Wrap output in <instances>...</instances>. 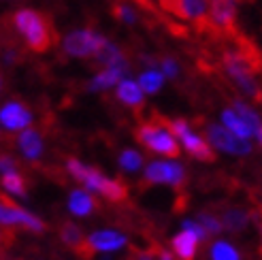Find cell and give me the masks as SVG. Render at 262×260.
Returning a JSON list of instances; mask_svg holds the SVG:
<instances>
[{"mask_svg": "<svg viewBox=\"0 0 262 260\" xmlns=\"http://www.w3.org/2000/svg\"><path fill=\"white\" fill-rule=\"evenodd\" d=\"M0 124L9 130H24L26 126L32 124V113L21 102H7L0 109Z\"/></svg>", "mask_w": 262, "mask_h": 260, "instance_id": "obj_10", "label": "cell"}, {"mask_svg": "<svg viewBox=\"0 0 262 260\" xmlns=\"http://www.w3.org/2000/svg\"><path fill=\"white\" fill-rule=\"evenodd\" d=\"M128 64H117V67H104L94 79L90 81L88 90H92V92H100V90H107L111 85H117L122 81V77L128 73Z\"/></svg>", "mask_w": 262, "mask_h": 260, "instance_id": "obj_14", "label": "cell"}, {"mask_svg": "<svg viewBox=\"0 0 262 260\" xmlns=\"http://www.w3.org/2000/svg\"><path fill=\"white\" fill-rule=\"evenodd\" d=\"M237 3H256V0H237Z\"/></svg>", "mask_w": 262, "mask_h": 260, "instance_id": "obj_31", "label": "cell"}, {"mask_svg": "<svg viewBox=\"0 0 262 260\" xmlns=\"http://www.w3.org/2000/svg\"><path fill=\"white\" fill-rule=\"evenodd\" d=\"M17 143H19L21 154L28 160H36L38 156L43 154V141H41V135H38L36 130H24Z\"/></svg>", "mask_w": 262, "mask_h": 260, "instance_id": "obj_17", "label": "cell"}, {"mask_svg": "<svg viewBox=\"0 0 262 260\" xmlns=\"http://www.w3.org/2000/svg\"><path fill=\"white\" fill-rule=\"evenodd\" d=\"M107 43V38H104L102 34L94 32V30H75L71 32L67 38H64V51H67L69 56L73 58H94L98 51L102 49V45Z\"/></svg>", "mask_w": 262, "mask_h": 260, "instance_id": "obj_4", "label": "cell"}, {"mask_svg": "<svg viewBox=\"0 0 262 260\" xmlns=\"http://www.w3.org/2000/svg\"><path fill=\"white\" fill-rule=\"evenodd\" d=\"M168 124H171L173 135L179 137V141L183 143V147L188 149V154L192 156V158L203 160V162H213L215 160V151L211 149V145H209L203 137L192 133V128L186 120H168Z\"/></svg>", "mask_w": 262, "mask_h": 260, "instance_id": "obj_5", "label": "cell"}, {"mask_svg": "<svg viewBox=\"0 0 262 260\" xmlns=\"http://www.w3.org/2000/svg\"><path fill=\"white\" fill-rule=\"evenodd\" d=\"M0 222L7 224V226L21 224L28 230H36V232L45 230V224L41 222V220L34 218L32 213H28L26 209H21V207H17L11 199H7L5 194H0Z\"/></svg>", "mask_w": 262, "mask_h": 260, "instance_id": "obj_8", "label": "cell"}, {"mask_svg": "<svg viewBox=\"0 0 262 260\" xmlns=\"http://www.w3.org/2000/svg\"><path fill=\"white\" fill-rule=\"evenodd\" d=\"M145 181L147 184H168L183 194V184H186V168L179 162H151L145 168Z\"/></svg>", "mask_w": 262, "mask_h": 260, "instance_id": "obj_7", "label": "cell"}, {"mask_svg": "<svg viewBox=\"0 0 262 260\" xmlns=\"http://www.w3.org/2000/svg\"><path fill=\"white\" fill-rule=\"evenodd\" d=\"M220 222L230 232H243L250 224V211L239 205H220Z\"/></svg>", "mask_w": 262, "mask_h": 260, "instance_id": "obj_12", "label": "cell"}, {"mask_svg": "<svg viewBox=\"0 0 262 260\" xmlns=\"http://www.w3.org/2000/svg\"><path fill=\"white\" fill-rule=\"evenodd\" d=\"M92 250L94 252H115L124 248V245L128 243L124 235H120V232L115 230H100V232H94V235L88 237Z\"/></svg>", "mask_w": 262, "mask_h": 260, "instance_id": "obj_15", "label": "cell"}, {"mask_svg": "<svg viewBox=\"0 0 262 260\" xmlns=\"http://www.w3.org/2000/svg\"><path fill=\"white\" fill-rule=\"evenodd\" d=\"M162 83H164V75L160 71H156V69L145 71L139 77V85H141L143 92H147V94H156L162 88Z\"/></svg>", "mask_w": 262, "mask_h": 260, "instance_id": "obj_23", "label": "cell"}, {"mask_svg": "<svg viewBox=\"0 0 262 260\" xmlns=\"http://www.w3.org/2000/svg\"><path fill=\"white\" fill-rule=\"evenodd\" d=\"M256 137H258V141H260V145H262V128H260V133H258Z\"/></svg>", "mask_w": 262, "mask_h": 260, "instance_id": "obj_29", "label": "cell"}, {"mask_svg": "<svg viewBox=\"0 0 262 260\" xmlns=\"http://www.w3.org/2000/svg\"><path fill=\"white\" fill-rule=\"evenodd\" d=\"M115 94H117V98L124 102V105L133 107V109H137V111H141L143 105H145V100H143V90H141V85L135 83V81H130V79H122L120 83H117Z\"/></svg>", "mask_w": 262, "mask_h": 260, "instance_id": "obj_16", "label": "cell"}, {"mask_svg": "<svg viewBox=\"0 0 262 260\" xmlns=\"http://www.w3.org/2000/svg\"><path fill=\"white\" fill-rule=\"evenodd\" d=\"M60 235H62V241L67 243L69 248H73V250H75V254L79 256V258H83V260H92V258H94V254H96V252L92 250L90 241L83 237V232H81V228H79V226H75V224H71V222L62 224Z\"/></svg>", "mask_w": 262, "mask_h": 260, "instance_id": "obj_11", "label": "cell"}, {"mask_svg": "<svg viewBox=\"0 0 262 260\" xmlns=\"http://www.w3.org/2000/svg\"><path fill=\"white\" fill-rule=\"evenodd\" d=\"M67 168H69V173H71L77 181H81V184H83L88 190L102 194L104 199H109V201H113V203H120V201H126V199H128V188H126V184L104 177L100 171H96V168L85 166V164H81L79 160H75V158H69Z\"/></svg>", "mask_w": 262, "mask_h": 260, "instance_id": "obj_3", "label": "cell"}, {"mask_svg": "<svg viewBox=\"0 0 262 260\" xmlns=\"http://www.w3.org/2000/svg\"><path fill=\"white\" fill-rule=\"evenodd\" d=\"M211 260H241V254L226 241H215L211 245Z\"/></svg>", "mask_w": 262, "mask_h": 260, "instance_id": "obj_24", "label": "cell"}, {"mask_svg": "<svg viewBox=\"0 0 262 260\" xmlns=\"http://www.w3.org/2000/svg\"><path fill=\"white\" fill-rule=\"evenodd\" d=\"M222 122H224V126L230 130V133H234V135L241 137V139H250V137H254L252 128L247 126V122H245L234 109H230V107L222 111Z\"/></svg>", "mask_w": 262, "mask_h": 260, "instance_id": "obj_18", "label": "cell"}, {"mask_svg": "<svg viewBox=\"0 0 262 260\" xmlns=\"http://www.w3.org/2000/svg\"><path fill=\"white\" fill-rule=\"evenodd\" d=\"M199 222H201V224L207 228L209 235H217V232L224 230V226H222V222H220V218L211 215L209 211H201V215H199Z\"/></svg>", "mask_w": 262, "mask_h": 260, "instance_id": "obj_26", "label": "cell"}, {"mask_svg": "<svg viewBox=\"0 0 262 260\" xmlns=\"http://www.w3.org/2000/svg\"><path fill=\"white\" fill-rule=\"evenodd\" d=\"M0 171L9 173V171H15V160L7 158V156H0Z\"/></svg>", "mask_w": 262, "mask_h": 260, "instance_id": "obj_28", "label": "cell"}, {"mask_svg": "<svg viewBox=\"0 0 262 260\" xmlns=\"http://www.w3.org/2000/svg\"><path fill=\"white\" fill-rule=\"evenodd\" d=\"M0 248H5V239H3V235H0Z\"/></svg>", "mask_w": 262, "mask_h": 260, "instance_id": "obj_30", "label": "cell"}, {"mask_svg": "<svg viewBox=\"0 0 262 260\" xmlns=\"http://www.w3.org/2000/svg\"><path fill=\"white\" fill-rule=\"evenodd\" d=\"M137 139L154 154L166 156V158H177L179 156V143L171 130V124L158 113H151L149 120L139 124Z\"/></svg>", "mask_w": 262, "mask_h": 260, "instance_id": "obj_2", "label": "cell"}, {"mask_svg": "<svg viewBox=\"0 0 262 260\" xmlns=\"http://www.w3.org/2000/svg\"><path fill=\"white\" fill-rule=\"evenodd\" d=\"M3 188L15 197H26L28 194V186H26V179L17 173V171H9L3 177Z\"/></svg>", "mask_w": 262, "mask_h": 260, "instance_id": "obj_22", "label": "cell"}, {"mask_svg": "<svg viewBox=\"0 0 262 260\" xmlns=\"http://www.w3.org/2000/svg\"><path fill=\"white\" fill-rule=\"evenodd\" d=\"M232 109L237 111L241 118L247 122V126L252 128V133H254V137L260 133V128H262V120H260V115L250 107V105H245L243 100H239V98H234L232 100Z\"/></svg>", "mask_w": 262, "mask_h": 260, "instance_id": "obj_21", "label": "cell"}, {"mask_svg": "<svg viewBox=\"0 0 262 260\" xmlns=\"http://www.w3.org/2000/svg\"><path fill=\"white\" fill-rule=\"evenodd\" d=\"M203 130H205L209 143H211L213 147L222 149V151H228V154H234V156H247V154H252L250 139L237 137L234 133H230L226 126L207 122V124L203 126Z\"/></svg>", "mask_w": 262, "mask_h": 260, "instance_id": "obj_6", "label": "cell"}, {"mask_svg": "<svg viewBox=\"0 0 262 260\" xmlns=\"http://www.w3.org/2000/svg\"><path fill=\"white\" fill-rule=\"evenodd\" d=\"M11 26L24 38L30 51L45 54L51 47H56L58 34L54 28V21L43 11L36 9H19L11 15Z\"/></svg>", "mask_w": 262, "mask_h": 260, "instance_id": "obj_1", "label": "cell"}, {"mask_svg": "<svg viewBox=\"0 0 262 260\" xmlns=\"http://www.w3.org/2000/svg\"><path fill=\"white\" fill-rule=\"evenodd\" d=\"M69 209L75 215H90L92 211L96 209V201L90 197V194L81 192V190H75L69 199Z\"/></svg>", "mask_w": 262, "mask_h": 260, "instance_id": "obj_19", "label": "cell"}, {"mask_svg": "<svg viewBox=\"0 0 262 260\" xmlns=\"http://www.w3.org/2000/svg\"><path fill=\"white\" fill-rule=\"evenodd\" d=\"M199 235L190 228H183L179 235L173 237V252L177 254L179 260H194L196 258V250H199Z\"/></svg>", "mask_w": 262, "mask_h": 260, "instance_id": "obj_13", "label": "cell"}, {"mask_svg": "<svg viewBox=\"0 0 262 260\" xmlns=\"http://www.w3.org/2000/svg\"><path fill=\"white\" fill-rule=\"evenodd\" d=\"M160 69H162V75H166V77H171V79H175V77L179 75V64L173 60V58H160Z\"/></svg>", "mask_w": 262, "mask_h": 260, "instance_id": "obj_27", "label": "cell"}, {"mask_svg": "<svg viewBox=\"0 0 262 260\" xmlns=\"http://www.w3.org/2000/svg\"><path fill=\"white\" fill-rule=\"evenodd\" d=\"M207 11H209V0H181L177 19L190 21L194 32L201 34L207 24Z\"/></svg>", "mask_w": 262, "mask_h": 260, "instance_id": "obj_9", "label": "cell"}, {"mask_svg": "<svg viewBox=\"0 0 262 260\" xmlns=\"http://www.w3.org/2000/svg\"><path fill=\"white\" fill-rule=\"evenodd\" d=\"M111 11H113L115 19H120V21H124L128 26H135L139 21V11L135 9V5L130 3V0H115Z\"/></svg>", "mask_w": 262, "mask_h": 260, "instance_id": "obj_20", "label": "cell"}, {"mask_svg": "<svg viewBox=\"0 0 262 260\" xmlns=\"http://www.w3.org/2000/svg\"><path fill=\"white\" fill-rule=\"evenodd\" d=\"M141 164H143L141 154H137L133 149H126L120 154V166L124 171H137V168H141Z\"/></svg>", "mask_w": 262, "mask_h": 260, "instance_id": "obj_25", "label": "cell"}]
</instances>
